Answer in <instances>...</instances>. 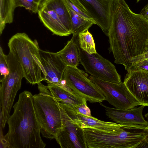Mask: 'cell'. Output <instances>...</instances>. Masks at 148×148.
<instances>
[{
    "mask_svg": "<svg viewBox=\"0 0 148 148\" xmlns=\"http://www.w3.org/2000/svg\"><path fill=\"white\" fill-rule=\"evenodd\" d=\"M108 36L114 62L123 65L127 71L145 59L148 21L133 12L125 0H113Z\"/></svg>",
    "mask_w": 148,
    "mask_h": 148,
    "instance_id": "cell-1",
    "label": "cell"
},
{
    "mask_svg": "<svg viewBox=\"0 0 148 148\" xmlns=\"http://www.w3.org/2000/svg\"><path fill=\"white\" fill-rule=\"evenodd\" d=\"M33 96L30 92L24 91L19 95L13 107V112L7 123L8 131L4 135L8 148H44L46 146L40 135Z\"/></svg>",
    "mask_w": 148,
    "mask_h": 148,
    "instance_id": "cell-2",
    "label": "cell"
},
{
    "mask_svg": "<svg viewBox=\"0 0 148 148\" xmlns=\"http://www.w3.org/2000/svg\"><path fill=\"white\" fill-rule=\"evenodd\" d=\"M8 46L9 52L20 64L24 77L28 83L37 84L45 80V72L36 40L33 41L25 33H17L9 39Z\"/></svg>",
    "mask_w": 148,
    "mask_h": 148,
    "instance_id": "cell-3",
    "label": "cell"
},
{
    "mask_svg": "<svg viewBox=\"0 0 148 148\" xmlns=\"http://www.w3.org/2000/svg\"><path fill=\"white\" fill-rule=\"evenodd\" d=\"M40 92L33 95L35 113L43 137L55 139L63 125L66 112L50 94Z\"/></svg>",
    "mask_w": 148,
    "mask_h": 148,
    "instance_id": "cell-4",
    "label": "cell"
},
{
    "mask_svg": "<svg viewBox=\"0 0 148 148\" xmlns=\"http://www.w3.org/2000/svg\"><path fill=\"white\" fill-rule=\"evenodd\" d=\"M9 73L0 79V116L1 121L6 123L18 91L20 89L24 75L20 64L10 52L6 55Z\"/></svg>",
    "mask_w": 148,
    "mask_h": 148,
    "instance_id": "cell-5",
    "label": "cell"
},
{
    "mask_svg": "<svg viewBox=\"0 0 148 148\" xmlns=\"http://www.w3.org/2000/svg\"><path fill=\"white\" fill-rule=\"evenodd\" d=\"M87 74L77 67L67 66L63 77L62 84L91 103H101L106 98Z\"/></svg>",
    "mask_w": 148,
    "mask_h": 148,
    "instance_id": "cell-6",
    "label": "cell"
},
{
    "mask_svg": "<svg viewBox=\"0 0 148 148\" xmlns=\"http://www.w3.org/2000/svg\"><path fill=\"white\" fill-rule=\"evenodd\" d=\"M89 78L104 95L106 101L115 108L127 110L141 105L124 82L117 83L105 81L91 75Z\"/></svg>",
    "mask_w": 148,
    "mask_h": 148,
    "instance_id": "cell-7",
    "label": "cell"
},
{
    "mask_svg": "<svg viewBox=\"0 0 148 148\" xmlns=\"http://www.w3.org/2000/svg\"><path fill=\"white\" fill-rule=\"evenodd\" d=\"M80 63L85 71L98 79L119 83L121 77L115 66L97 52L89 54L79 47Z\"/></svg>",
    "mask_w": 148,
    "mask_h": 148,
    "instance_id": "cell-8",
    "label": "cell"
},
{
    "mask_svg": "<svg viewBox=\"0 0 148 148\" xmlns=\"http://www.w3.org/2000/svg\"><path fill=\"white\" fill-rule=\"evenodd\" d=\"M88 14L108 36L113 0H69Z\"/></svg>",
    "mask_w": 148,
    "mask_h": 148,
    "instance_id": "cell-9",
    "label": "cell"
},
{
    "mask_svg": "<svg viewBox=\"0 0 148 148\" xmlns=\"http://www.w3.org/2000/svg\"><path fill=\"white\" fill-rule=\"evenodd\" d=\"M55 139L62 148H88L83 129L73 122L66 112Z\"/></svg>",
    "mask_w": 148,
    "mask_h": 148,
    "instance_id": "cell-10",
    "label": "cell"
},
{
    "mask_svg": "<svg viewBox=\"0 0 148 148\" xmlns=\"http://www.w3.org/2000/svg\"><path fill=\"white\" fill-rule=\"evenodd\" d=\"M40 53L45 72V80L47 84L61 85L67 65L57 53L40 49Z\"/></svg>",
    "mask_w": 148,
    "mask_h": 148,
    "instance_id": "cell-11",
    "label": "cell"
},
{
    "mask_svg": "<svg viewBox=\"0 0 148 148\" xmlns=\"http://www.w3.org/2000/svg\"><path fill=\"white\" fill-rule=\"evenodd\" d=\"M124 82L141 105H148V71L141 69L129 71Z\"/></svg>",
    "mask_w": 148,
    "mask_h": 148,
    "instance_id": "cell-12",
    "label": "cell"
},
{
    "mask_svg": "<svg viewBox=\"0 0 148 148\" xmlns=\"http://www.w3.org/2000/svg\"><path fill=\"white\" fill-rule=\"evenodd\" d=\"M101 105L105 108L106 114L115 123L120 124H132L148 126V122L143 115L144 105L136 108L121 110Z\"/></svg>",
    "mask_w": 148,
    "mask_h": 148,
    "instance_id": "cell-13",
    "label": "cell"
},
{
    "mask_svg": "<svg viewBox=\"0 0 148 148\" xmlns=\"http://www.w3.org/2000/svg\"><path fill=\"white\" fill-rule=\"evenodd\" d=\"M47 86L50 94L62 106L75 110L76 107L87 101L64 85L48 84Z\"/></svg>",
    "mask_w": 148,
    "mask_h": 148,
    "instance_id": "cell-14",
    "label": "cell"
},
{
    "mask_svg": "<svg viewBox=\"0 0 148 148\" xmlns=\"http://www.w3.org/2000/svg\"><path fill=\"white\" fill-rule=\"evenodd\" d=\"M37 13L41 21L53 34L62 36L71 34L53 10L40 5Z\"/></svg>",
    "mask_w": 148,
    "mask_h": 148,
    "instance_id": "cell-15",
    "label": "cell"
},
{
    "mask_svg": "<svg viewBox=\"0 0 148 148\" xmlns=\"http://www.w3.org/2000/svg\"><path fill=\"white\" fill-rule=\"evenodd\" d=\"M66 112L73 122L82 129L92 128L101 130H111L118 127L120 124L102 121L92 116H86L77 114L73 110Z\"/></svg>",
    "mask_w": 148,
    "mask_h": 148,
    "instance_id": "cell-16",
    "label": "cell"
},
{
    "mask_svg": "<svg viewBox=\"0 0 148 148\" xmlns=\"http://www.w3.org/2000/svg\"><path fill=\"white\" fill-rule=\"evenodd\" d=\"M77 36L73 35L64 48L56 52L67 66L77 67L80 62Z\"/></svg>",
    "mask_w": 148,
    "mask_h": 148,
    "instance_id": "cell-17",
    "label": "cell"
},
{
    "mask_svg": "<svg viewBox=\"0 0 148 148\" xmlns=\"http://www.w3.org/2000/svg\"><path fill=\"white\" fill-rule=\"evenodd\" d=\"M40 5L55 11L66 29L72 34L71 16L66 0H42Z\"/></svg>",
    "mask_w": 148,
    "mask_h": 148,
    "instance_id": "cell-18",
    "label": "cell"
},
{
    "mask_svg": "<svg viewBox=\"0 0 148 148\" xmlns=\"http://www.w3.org/2000/svg\"><path fill=\"white\" fill-rule=\"evenodd\" d=\"M16 8L15 0H0V36L6 24L12 23Z\"/></svg>",
    "mask_w": 148,
    "mask_h": 148,
    "instance_id": "cell-19",
    "label": "cell"
},
{
    "mask_svg": "<svg viewBox=\"0 0 148 148\" xmlns=\"http://www.w3.org/2000/svg\"><path fill=\"white\" fill-rule=\"evenodd\" d=\"M67 5L71 16L73 35L77 36L88 30L93 24H95L94 22L79 15Z\"/></svg>",
    "mask_w": 148,
    "mask_h": 148,
    "instance_id": "cell-20",
    "label": "cell"
},
{
    "mask_svg": "<svg viewBox=\"0 0 148 148\" xmlns=\"http://www.w3.org/2000/svg\"><path fill=\"white\" fill-rule=\"evenodd\" d=\"M77 40L79 47L88 53L91 54L97 53L94 39L88 30L79 34Z\"/></svg>",
    "mask_w": 148,
    "mask_h": 148,
    "instance_id": "cell-21",
    "label": "cell"
},
{
    "mask_svg": "<svg viewBox=\"0 0 148 148\" xmlns=\"http://www.w3.org/2000/svg\"><path fill=\"white\" fill-rule=\"evenodd\" d=\"M42 0H15L16 7H23L25 9L36 14L38 13Z\"/></svg>",
    "mask_w": 148,
    "mask_h": 148,
    "instance_id": "cell-22",
    "label": "cell"
},
{
    "mask_svg": "<svg viewBox=\"0 0 148 148\" xmlns=\"http://www.w3.org/2000/svg\"><path fill=\"white\" fill-rule=\"evenodd\" d=\"M0 79L6 77L9 73V69L6 59V55L4 54L1 47H0Z\"/></svg>",
    "mask_w": 148,
    "mask_h": 148,
    "instance_id": "cell-23",
    "label": "cell"
},
{
    "mask_svg": "<svg viewBox=\"0 0 148 148\" xmlns=\"http://www.w3.org/2000/svg\"><path fill=\"white\" fill-rule=\"evenodd\" d=\"M75 111L76 113L88 117H92L91 111L87 105V101L76 107Z\"/></svg>",
    "mask_w": 148,
    "mask_h": 148,
    "instance_id": "cell-24",
    "label": "cell"
},
{
    "mask_svg": "<svg viewBox=\"0 0 148 148\" xmlns=\"http://www.w3.org/2000/svg\"><path fill=\"white\" fill-rule=\"evenodd\" d=\"M66 1L67 5L76 12L84 18L94 22L88 14L78 8L69 0H66Z\"/></svg>",
    "mask_w": 148,
    "mask_h": 148,
    "instance_id": "cell-25",
    "label": "cell"
},
{
    "mask_svg": "<svg viewBox=\"0 0 148 148\" xmlns=\"http://www.w3.org/2000/svg\"><path fill=\"white\" fill-rule=\"evenodd\" d=\"M138 69L148 71V59H145L135 64L130 71Z\"/></svg>",
    "mask_w": 148,
    "mask_h": 148,
    "instance_id": "cell-26",
    "label": "cell"
},
{
    "mask_svg": "<svg viewBox=\"0 0 148 148\" xmlns=\"http://www.w3.org/2000/svg\"><path fill=\"white\" fill-rule=\"evenodd\" d=\"M2 130L0 128V148H8L7 143L3 134Z\"/></svg>",
    "mask_w": 148,
    "mask_h": 148,
    "instance_id": "cell-27",
    "label": "cell"
},
{
    "mask_svg": "<svg viewBox=\"0 0 148 148\" xmlns=\"http://www.w3.org/2000/svg\"><path fill=\"white\" fill-rule=\"evenodd\" d=\"M141 14L143 17L148 21V10L144 11H141Z\"/></svg>",
    "mask_w": 148,
    "mask_h": 148,
    "instance_id": "cell-28",
    "label": "cell"
},
{
    "mask_svg": "<svg viewBox=\"0 0 148 148\" xmlns=\"http://www.w3.org/2000/svg\"><path fill=\"white\" fill-rule=\"evenodd\" d=\"M148 58V42L145 53V59Z\"/></svg>",
    "mask_w": 148,
    "mask_h": 148,
    "instance_id": "cell-29",
    "label": "cell"
},
{
    "mask_svg": "<svg viewBox=\"0 0 148 148\" xmlns=\"http://www.w3.org/2000/svg\"><path fill=\"white\" fill-rule=\"evenodd\" d=\"M147 10H148V3L143 9L142 11H144Z\"/></svg>",
    "mask_w": 148,
    "mask_h": 148,
    "instance_id": "cell-30",
    "label": "cell"
},
{
    "mask_svg": "<svg viewBox=\"0 0 148 148\" xmlns=\"http://www.w3.org/2000/svg\"><path fill=\"white\" fill-rule=\"evenodd\" d=\"M146 106H148V105H147ZM145 118H146L147 119V120H148V113H147V114H145Z\"/></svg>",
    "mask_w": 148,
    "mask_h": 148,
    "instance_id": "cell-31",
    "label": "cell"
},
{
    "mask_svg": "<svg viewBox=\"0 0 148 148\" xmlns=\"http://www.w3.org/2000/svg\"><path fill=\"white\" fill-rule=\"evenodd\" d=\"M141 0H136L137 2L138 3Z\"/></svg>",
    "mask_w": 148,
    "mask_h": 148,
    "instance_id": "cell-32",
    "label": "cell"
}]
</instances>
